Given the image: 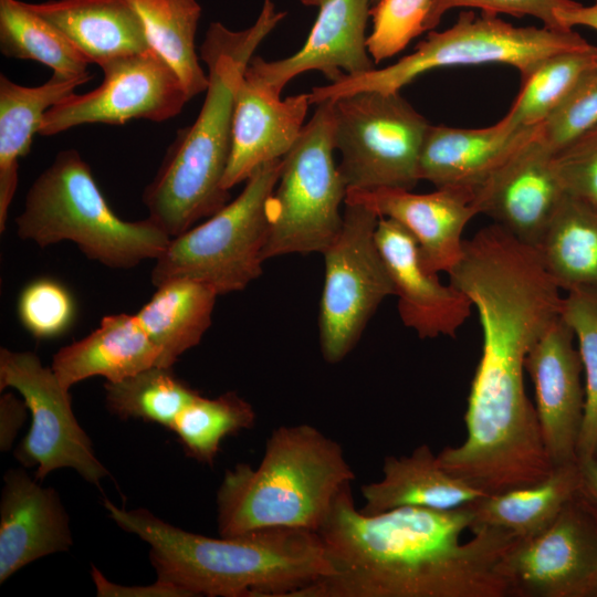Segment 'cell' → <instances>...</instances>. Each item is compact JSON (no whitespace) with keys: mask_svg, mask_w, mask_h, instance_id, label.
<instances>
[{"mask_svg":"<svg viewBox=\"0 0 597 597\" xmlns=\"http://www.w3.org/2000/svg\"><path fill=\"white\" fill-rule=\"evenodd\" d=\"M471 504L434 510L401 506L378 514L357 510L347 483L317 533L332 566L292 597H505L500 572L519 540L493 526L472 530Z\"/></svg>","mask_w":597,"mask_h":597,"instance_id":"cell-1","label":"cell"},{"mask_svg":"<svg viewBox=\"0 0 597 597\" xmlns=\"http://www.w3.org/2000/svg\"><path fill=\"white\" fill-rule=\"evenodd\" d=\"M111 519L150 546L157 580L190 597H292L328 576L332 566L317 532L270 527L209 537L176 527L145 509L105 500Z\"/></svg>","mask_w":597,"mask_h":597,"instance_id":"cell-2","label":"cell"},{"mask_svg":"<svg viewBox=\"0 0 597 597\" xmlns=\"http://www.w3.org/2000/svg\"><path fill=\"white\" fill-rule=\"evenodd\" d=\"M285 15L272 0H264L248 29L209 24L200 46L209 80L202 107L196 121L177 133L143 193L148 218L171 239L230 201L222 180L231 151L235 90L255 49Z\"/></svg>","mask_w":597,"mask_h":597,"instance_id":"cell-3","label":"cell"},{"mask_svg":"<svg viewBox=\"0 0 597 597\" xmlns=\"http://www.w3.org/2000/svg\"><path fill=\"white\" fill-rule=\"evenodd\" d=\"M355 474L342 446L307 425L281 426L260 464L238 463L217 491L220 536L291 527L317 532L337 493Z\"/></svg>","mask_w":597,"mask_h":597,"instance_id":"cell-4","label":"cell"},{"mask_svg":"<svg viewBox=\"0 0 597 597\" xmlns=\"http://www.w3.org/2000/svg\"><path fill=\"white\" fill-rule=\"evenodd\" d=\"M15 223L23 240L41 248L72 241L88 259L113 269L156 260L171 240L149 218H119L73 148L60 151L33 181Z\"/></svg>","mask_w":597,"mask_h":597,"instance_id":"cell-5","label":"cell"},{"mask_svg":"<svg viewBox=\"0 0 597 597\" xmlns=\"http://www.w3.org/2000/svg\"><path fill=\"white\" fill-rule=\"evenodd\" d=\"M590 45L570 30L546 27H514L496 14L461 12L449 29L429 31L415 51L396 63L358 75H343L308 93L311 104L335 101L364 91L396 93L429 71L453 66L506 64L515 67L521 80L546 56Z\"/></svg>","mask_w":597,"mask_h":597,"instance_id":"cell-6","label":"cell"},{"mask_svg":"<svg viewBox=\"0 0 597 597\" xmlns=\"http://www.w3.org/2000/svg\"><path fill=\"white\" fill-rule=\"evenodd\" d=\"M334 101L317 104L312 118L282 158L266 205L264 261L285 254L323 253L343 224L347 186L335 164Z\"/></svg>","mask_w":597,"mask_h":597,"instance_id":"cell-7","label":"cell"},{"mask_svg":"<svg viewBox=\"0 0 597 597\" xmlns=\"http://www.w3.org/2000/svg\"><path fill=\"white\" fill-rule=\"evenodd\" d=\"M282 158L256 168L241 193L201 224L170 240L155 260V287L178 279L205 283L218 295L244 290L262 273L268 239L266 205Z\"/></svg>","mask_w":597,"mask_h":597,"instance_id":"cell-8","label":"cell"},{"mask_svg":"<svg viewBox=\"0 0 597 597\" xmlns=\"http://www.w3.org/2000/svg\"><path fill=\"white\" fill-rule=\"evenodd\" d=\"M429 126L399 92L364 91L335 100V148L347 189L412 190Z\"/></svg>","mask_w":597,"mask_h":597,"instance_id":"cell-9","label":"cell"},{"mask_svg":"<svg viewBox=\"0 0 597 597\" xmlns=\"http://www.w3.org/2000/svg\"><path fill=\"white\" fill-rule=\"evenodd\" d=\"M343 213L341 231L322 253L320 346L328 364L342 362L353 350L380 303L395 295L375 238L379 217L352 203H345Z\"/></svg>","mask_w":597,"mask_h":597,"instance_id":"cell-10","label":"cell"},{"mask_svg":"<svg viewBox=\"0 0 597 597\" xmlns=\"http://www.w3.org/2000/svg\"><path fill=\"white\" fill-rule=\"evenodd\" d=\"M15 389L31 411L29 432L14 450L25 468L36 467L35 479L62 468L75 470L84 480L100 486L109 475L94 453L92 442L77 422L69 389L52 367H45L32 352L0 348V389Z\"/></svg>","mask_w":597,"mask_h":597,"instance_id":"cell-11","label":"cell"},{"mask_svg":"<svg viewBox=\"0 0 597 597\" xmlns=\"http://www.w3.org/2000/svg\"><path fill=\"white\" fill-rule=\"evenodd\" d=\"M100 67L101 85L84 94L72 93L49 108L39 135L52 136L84 124L165 122L191 100L176 72L153 48Z\"/></svg>","mask_w":597,"mask_h":597,"instance_id":"cell-12","label":"cell"},{"mask_svg":"<svg viewBox=\"0 0 597 597\" xmlns=\"http://www.w3.org/2000/svg\"><path fill=\"white\" fill-rule=\"evenodd\" d=\"M500 572L509 596H597V511L577 492L545 531L511 546Z\"/></svg>","mask_w":597,"mask_h":597,"instance_id":"cell-13","label":"cell"},{"mask_svg":"<svg viewBox=\"0 0 597 597\" xmlns=\"http://www.w3.org/2000/svg\"><path fill=\"white\" fill-rule=\"evenodd\" d=\"M373 0H323L304 45L293 55L265 61L253 56L243 75L274 96L307 71H320L335 82L343 75L374 70L367 51L366 27Z\"/></svg>","mask_w":597,"mask_h":597,"instance_id":"cell-14","label":"cell"},{"mask_svg":"<svg viewBox=\"0 0 597 597\" xmlns=\"http://www.w3.org/2000/svg\"><path fill=\"white\" fill-rule=\"evenodd\" d=\"M554 156L536 130L473 192L478 214L535 248L567 193Z\"/></svg>","mask_w":597,"mask_h":597,"instance_id":"cell-15","label":"cell"},{"mask_svg":"<svg viewBox=\"0 0 597 597\" xmlns=\"http://www.w3.org/2000/svg\"><path fill=\"white\" fill-rule=\"evenodd\" d=\"M570 326L562 315L546 329L525 358L535 390V410L553 467L577 462L585 388L583 365Z\"/></svg>","mask_w":597,"mask_h":597,"instance_id":"cell-16","label":"cell"},{"mask_svg":"<svg viewBox=\"0 0 597 597\" xmlns=\"http://www.w3.org/2000/svg\"><path fill=\"white\" fill-rule=\"evenodd\" d=\"M345 203L360 205L401 224L417 241L425 268L448 273L463 254L462 233L478 214L472 192L436 188L429 193L379 188L347 189Z\"/></svg>","mask_w":597,"mask_h":597,"instance_id":"cell-17","label":"cell"},{"mask_svg":"<svg viewBox=\"0 0 597 597\" xmlns=\"http://www.w3.org/2000/svg\"><path fill=\"white\" fill-rule=\"evenodd\" d=\"M375 238L405 326L420 338L454 337L471 315L470 298L453 285L442 284L438 273L425 268L416 239L397 221L379 217Z\"/></svg>","mask_w":597,"mask_h":597,"instance_id":"cell-18","label":"cell"},{"mask_svg":"<svg viewBox=\"0 0 597 597\" xmlns=\"http://www.w3.org/2000/svg\"><path fill=\"white\" fill-rule=\"evenodd\" d=\"M310 105L308 93L281 100L242 74L234 94L231 151L222 187L229 191L260 166L283 158L298 139Z\"/></svg>","mask_w":597,"mask_h":597,"instance_id":"cell-19","label":"cell"},{"mask_svg":"<svg viewBox=\"0 0 597 597\" xmlns=\"http://www.w3.org/2000/svg\"><path fill=\"white\" fill-rule=\"evenodd\" d=\"M23 469L8 470L0 501V583L28 564L67 551L73 543L69 516L52 488Z\"/></svg>","mask_w":597,"mask_h":597,"instance_id":"cell-20","label":"cell"},{"mask_svg":"<svg viewBox=\"0 0 597 597\" xmlns=\"http://www.w3.org/2000/svg\"><path fill=\"white\" fill-rule=\"evenodd\" d=\"M537 127L515 125L506 115L483 128L430 125L419 156V180L473 195Z\"/></svg>","mask_w":597,"mask_h":597,"instance_id":"cell-21","label":"cell"},{"mask_svg":"<svg viewBox=\"0 0 597 597\" xmlns=\"http://www.w3.org/2000/svg\"><path fill=\"white\" fill-rule=\"evenodd\" d=\"M28 6L54 24L88 63L101 66L151 48L128 0H49Z\"/></svg>","mask_w":597,"mask_h":597,"instance_id":"cell-22","label":"cell"},{"mask_svg":"<svg viewBox=\"0 0 597 597\" xmlns=\"http://www.w3.org/2000/svg\"><path fill=\"white\" fill-rule=\"evenodd\" d=\"M160 352L136 315L112 314L84 338L56 352L52 369L69 389L90 377L116 383L157 365Z\"/></svg>","mask_w":597,"mask_h":597,"instance_id":"cell-23","label":"cell"},{"mask_svg":"<svg viewBox=\"0 0 597 597\" xmlns=\"http://www.w3.org/2000/svg\"><path fill=\"white\" fill-rule=\"evenodd\" d=\"M365 514H378L401 506L452 510L488 495L447 472L428 444L409 455L384 459L379 481L363 484Z\"/></svg>","mask_w":597,"mask_h":597,"instance_id":"cell-24","label":"cell"},{"mask_svg":"<svg viewBox=\"0 0 597 597\" xmlns=\"http://www.w3.org/2000/svg\"><path fill=\"white\" fill-rule=\"evenodd\" d=\"M92 77L63 78L53 74L41 85L24 86L0 75V232L6 230L18 187L19 160L30 153L43 115Z\"/></svg>","mask_w":597,"mask_h":597,"instance_id":"cell-25","label":"cell"},{"mask_svg":"<svg viewBox=\"0 0 597 597\" xmlns=\"http://www.w3.org/2000/svg\"><path fill=\"white\" fill-rule=\"evenodd\" d=\"M156 289L136 316L160 352L156 366L172 367L210 327L218 293L188 279L171 280Z\"/></svg>","mask_w":597,"mask_h":597,"instance_id":"cell-26","label":"cell"},{"mask_svg":"<svg viewBox=\"0 0 597 597\" xmlns=\"http://www.w3.org/2000/svg\"><path fill=\"white\" fill-rule=\"evenodd\" d=\"M578 462L555 467L544 480L496 494H488L471 503L474 513L470 531L481 526L506 530L521 540L545 531L565 504L577 493Z\"/></svg>","mask_w":597,"mask_h":597,"instance_id":"cell-27","label":"cell"},{"mask_svg":"<svg viewBox=\"0 0 597 597\" xmlns=\"http://www.w3.org/2000/svg\"><path fill=\"white\" fill-rule=\"evenodd\" d=\"M562 290L597 289V210L566 193L535 247Z\"/></svg>","mask_w":597,"mask_h":597,"instance_id":"cell-28","label":"cell"},{"mask_svg":"<svg viewBox=\"0 0 597 597\" xmlns=\"http://www.w3.org/2000/svg\"><path fill=\"white\" fill-rule=\"evenodd\" d=\"M139 14L150 46L170 65L190 98L208 88L195 36L201 17L197 0H128Z\"/></svg>","mask_w":597,"mask_h":597,"instance_id":"cell-29","label":"cell"},{"mask_svg":"<svg viewBox=\"0 0 597 597\" xmlns=\"http://www.w3.org/2000/svg\"><path fill=\"white\" fill-rule=\"evenodd\" d=\"M0 51L11 59L31 60L63 78L91 74L90 64L50 21L20 0H0Z\"/></svg>","mask_w":597,"mask_h":597,"instance_id":"cell-30","label":"cell"},{"mask_svg":"<svg viewBox=\"0 0 597 597\" xmlns=\"http://www.w3.org/2000/svg\"><path fill=\"white\" fill-rule=\"evenodd\" d=\"M597 71V46L563 51L542 60L521 80L506 116L520 126L540 125L588 74Z\"/></svg>","mask_w":597,"mask_h":597,"instance_id":"cell-31","label":"cell"},{"mask_svg":"<svg viewBox=\"0 0 597 597\" xmlns=\"http://www.w3.org/2000/svg\"><path fill=\"white\" fill-rule=\"evenodd\" d=\"M172 367L151 366L123 380L104 384L108 410L170 429L176 417L200 394L179 379Z\"/></svg>","mask_w":597,"mask_h":597,"instance_id":"cell-32","label":"cell"},{"mask_svg":"<svg viewBox=\"0 0 597 597\" xmlns=\"http://www.w3.org/2000/svg\"><path fill=\"white\" fill-rule=\"evenodd\" d=\"M255 419L252 405L235 391L217 398L199 395L176 417L170 430L176 433L188 457L212 465L222 440L251 429Z\"/></svg>","mask_w":597,"mask_h":597,"instance_id":"cell-33","label":"cell"},{"mask_svg":"<svg viewBox=\"0 0 597 597\" xmlns=\"http://www.w3.org/2000/svg\"><path fill=\"white\" fill-rule=\"evenodd\" d=\"M562 317L578 343L583 365L585 408L577 461L597 458V289L568 292Z\"/></svg>","mask_w":597,"mask_h":597,"instance_id":"cell-34","label":"cell"},{"mask_svg":"<svg viewBox=\"0 0 597 597\" xmlns=\"http://www.w3.org/2000/svg\"><path fill=\"white\" fill-rule=\"evenodd\" d=\"M432 0H377L370 8L373 29L367 51L375 64L401 52L423 33Z\"/></svg>","mask_w":597,"mask_h":597,"instance_id":"cell-35","label":"cell"},{"mask_svg":"<svg viewBox=\"0 0 597 597\" xmlns=\"http://www.w3.org/2000/svg\"><path fill=\"white\" fill-rule=\"evenodd\" d=\"M18 315L23 327L40 339L65 333L75 317L70 291L59 281L40 277L27 284L18 300Z\"/></svg>","mask_w":597,"mask_h":597,"instance_id":"cell-36","label":"cell"},{"mask_svg":"<svg viewBox=\"0 0 597 597\" xmlns=\"http://www.w3.org/2000/svg\"><path fill=\"white\" fill-rule=\"evenodd\" d=\"M597 126V71L584 77L538 125V139L556 155Z\"/></svg>","mask_w":597,"mask_h":597,"instance_id":"cell-37","label":"cell"},{"mask_svg":"<svg viewBox=\"0 0 597 597\" xmlns=\"http://www.w3.org/2000/svg\"><path fill=\"white\" fill-rule=\"evenodd\" d=\"M554 160L566 192L597 210V126Z\"/></svg>","mask_w":597,"mask_h":597,"instance_id":"cell-38","label":"cell"},{"mask_svg":"<svg viewBox=\"0 0 597 597\" xmlns=\"http://www.w3.org/2000/svg\"><path fill=\"white\" fill-rule=\"evenodd\" d=\"M573 0H432L425 21V30L432 31L442 15L452 8L473 7L483 12L506 13L515 17L532 15L540 19L543 25L554 30L564 29L556 19V10L576 4Z\"/></svg>","mask_w":597,"mask_h":597,"instance_id":"cell-39","label":"cell"},{"mask_svg":"<svg viewBox=\"0 0 597 597\" xmlns=\"http://www.w3.org/2000/svg\"><path fill=\"white\" fill-rule=\"evenodd\" d=\"M92 579L100 597H190L185 590L160 580L146 586L117 585L108 582L95 566H92Z\"/></svg>","mask_w":597,"mask_h":597,"instance_id":"cell-40","label":"cell"},{"mask_svg":"<svg viewBox=\"0 0 597 597\" xmlns=\"http://www.w3.org/2000/svg\"><path fill=\"white\" fill-rule=\"evenodd\" d=\"M27 405L11 392L0 398V448L9 451L27 417Z\"/></svg>","mask_w":597,"mask_h":597,"instance_id":"cell-41","label":"cell"},{"mask_svg":"<svg viewBox=\"0 0 597 597\" xmlns=\"http://www.w3.org/2000/svg\"><path fill=\"white\" fill-rule=\"evenodd\" d=\"M556 19L564 29H573L576 25L588 27L597 31V0L591 6L576 3L556 10Z\"/></svg>","mask_w":597,"mask_h":597,"instance_id":"cell-42","label":"cell"},{"mask_svg":"<svg viewBox=\"0 0 597 597\" xmlns=\"http://www.w3.org/2000/svg\"><path fill=\"white\" fill-rule=\"evenodd\" d=\"M577 462L579 468L577 492L597 511V458Z\"/></svg>","mask_w":597,"mask_h":597,"instance_id":"cell-43","label":"cell"},{"mask_svg":"<svg viewBox=\"0 0 597 597\" xmlns=\"http://www.w3.org/2000/svg\"><path fill=\"white\" fill-rule=\"evenodd\" d=\"M304 6L318 7L323 0H300Z\"/></svg>","mask_w":597,"mask_h":597,"instance_id":"cell-44","label":"cell"},{"mask_svg":"<svg viewBox=\"0 0 597 597\" xmlns=\"http://www.w3.org/2000/svg\"><path fill=\"white\" fill-rule=\"evenodd\" d=\"M377 0H373V3L376 2Z\"/></svg>","mask_w":597,"mask_h":597,"instance_id":"cell-45","label":"cell"}]
</instances>
